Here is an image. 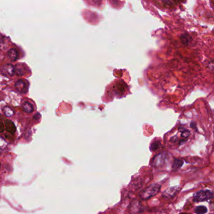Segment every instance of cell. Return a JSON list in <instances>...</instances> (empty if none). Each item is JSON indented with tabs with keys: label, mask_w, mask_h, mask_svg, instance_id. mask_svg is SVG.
Listing matches in <instances>:
<instances>
[{
	"label": "cell",
	"mask_w": 214,
	"mask_h": 214,
	"mask_svg": "<svg viewBox=\"0 0 214 214\" xmlns=\"http://www.w3.org/2000/svg\"><path fill=\"white\" fill-rule=\"evenodd\" d=\"M1 71L3 75L8 77H12L15 72V68L12 64H8L2 67Z\"/></svg>",
	"instance_id": "277c9868"
},
{
	"label": "cell",
	"mask_w": 214,
	"mask_h": 214,
	"mask_svg": "<svg viewBox=\"0 0 214 214\" xmlns=\"http://www.w3.org/2000/svg\"><path fill=\"white\" fill-rule=\"evenodd\" d=\"M178 191H179V187L178 186L171 187V188L168 189L163 192V196L166 199H170L173 197Z\"/></svg>",
	"instance_id": "8992f818"
},
{
	"label": "cell",
	"mask_w": 214,
	"mask_h": 214,
	"mask_svg": "<svg viewBox=\"0 0 214 214\" xmlns=\"http://www.w3.org/2000/svg\"><path fill=\"white\" fill-rule=\"evenodd\" d=\"M3 58H4L3 55L2 54V53L1 52H0V60H2Z\"/></svg>",
	"instance_id": "ac0fdd59"
},
{
	"label": "cell",
	"mask_w": 214,
	"mask_h": 214,
	"mask_svg": "<svg viewBox=\"0 0 214 214\" xmlns=\"http://www.w3.org/2000/svg\"><path fill=\"white\" fill-rule=\"evenodd\" d=\"M160 145H161V143H160V141H155L151 143V146H150V149L152 151H155L159 149V148L160 147Z\"/></svg>",
	"instance_id": "9a60e30c"
},
{
	"label": "cell",
	"mask_w": 214,
	"mask_h": 214,
	"mask_svg": "<svg viewBox=\"0 0 214 214\" xmlns=\"http://www.w3.org/2000/svg\"><path fill=\"white\" fill-rule=\"evenodd\" d=\"M3 112L5 113V114L8 117H11V116H12V115H13L14 114H15L14 111L11 108H10V107H8V106H5V108H3Z\"/></svg>",
	"instance_id": "4fadbf2b"
},
{
	"label": "cell",
	"mask_w": 214,
	"mask_h": 214,
	"mask_svg": "<svg viewBox=\"0 0 214 214\" xmlns=\"http://www.w3.org/2000/svg\"><path fill=\"white\" fill-rule=\"evenodd\" d=\"M15 88L18 92L22 94H26L28 92V86L25 81L23 80H18L15 83Z\"/></svg>",
	"instance_id": "3957f363"
},
{
	"label": "cell",
	"mask_w": 214,
	"mask_h": 214,
	"mask_svg": "<svg viewBox=\"0 0 214 214\" xmlns=\"http://www.w3.org/2000/svg\"><path fill=\"white\" fill-rule=\"evenodd\" d=\"M0 168H1V163H0Z\"/></svg>",
	"instance_id": "ffe728a7"
},
{
	"label": "cell",
	"mask_w": 214,
	"mask_h": 214,
	"mask_svg": "<svg viewBox=\"0 0 214 214\" xmlns=\"http://www.w3.org/2000/svg\"><path fill=\"white\" fill-rule=\"evenodd\" d=\"M190 135V132L189 131V130H186V129H183L182 131V135H181V136L184 138V139H186L188 138Z\"/></svg>",
	"instance_id": "2e32d148"
},
{
	"label": "cell",
	"mask_w": 214,
	"mask_h": 214,
	"mask_svg": "<svg viewBox=\"0 0 214 214\" xmlns=\"http://www.w3.org/2000/svg\"><path fill=\"white\" fill-rule=\"evenodd\" d=\"M8 57L11 61L15 62L18 58V52L16 48H12L8 52Z\"/></svg>",
	"instance_id": "30bf717a"
},
{
	"label": "cell",
	"mask_w": 214,
	"mask_h": 214,
	"mask_svg": "<svg viewBox=\"0 0 214 214\" xmlns=\"http://www.w3.org/2000/svg\"><path fill=\"white\" fill-rule=\"evenodd\" d=\"M129 210L132 213H138V212H141L142 211V209H141V203L138 201V200H135L134 201L129 207Z\"/></svg>",
	"instance_id": "52a82bcc"
},
{
	"label": "cell",
	"mask_w": 214,
	"mask_h": 214,
	"mask_svg": "<svg viewBox=\"0 0 214 214\" xmlns=\"http://www.w3.org/2000/svg\"><path fill=\"white\" fill-rule=\"evenodd\" d=\"M8 146L7 142L2 137H0V152L5 151Z\"/></svg>",
	"instance_id": "5bb4252c"
},
{
	"label": "cell",
	"mask_w": 214,
	"mask_h": 214,
	"mask_svg": "<svg viewBox=\"0 0 214 214\" xmlns=\"http://www.w3.org/2000/svg\"><path fill=\"white\" fill-rule=\"evenodd\" d=\"M183 165V161L179 158H175L172 163V170L174 172L178 171Z\"/></svg>",
	"instance_id": "9c48e42d"
},
{
	"label": "cell",
	"mask_w": 214,
	"mask_h": 214,
	"mask_svg": "<svg viewBox=\"0 0 214 214\" xmlns=\"http://www.w3.org/2000/svg\"><path fill=\"white\" fill-rule=\"evenodd\" d=\"M168 155L166 153H161L153 158V165L155 166H159L165 162Z\"/></svg>",
	"instance_id": "5b68a950"
},
{
	"label": "cell",
	"mask_w": 214,
	"mask_h": 214,
	"mask_svg": "<svg viewBox=\"0 0 214 214\" xmlns=\"http://www.w3.org/2000/svg\"><path fill=\"white\" fill-rule=\"evenodd\" d=\"M5 128L6 129V130L8 132H9L10 133H12V134H14L16 130L15 124L10 120H7L6 121Z\"/></svg>",
	"instance_id": "ba28073f"
},
{
	"label": "cell",
	"mask_w": 214,
	"mask_h": 214,
	"mask_svg": "<svg viewBox=\"0 0 214 214\" xmlns=\"http://www.w3.org/2000/svg\"><path fill=\"white\" fill-rule=\"evenodd\" d=\"M161 185L158 183H154L151 185L145 190H142L139 193V197L142 200H148L151 197H154L160 190Z\"/></svg>",
	"instance_id": "6da1fadb"
},
{
	"label": "cell",
	"mask_w": 214,
	"mask_h": 214,
	"mask_svg": "<svg viewBox=\"0 0 214 214\" xmlns=\"http://www.w3.org/2000/svg\"><path fill=\"white\" fill-rule=\"evenodd\" d=\"M180 214H188V213H180Z\"/></svg>",
	"instance_id": "d6986e66"
},
{
	"label": "cell",
	"mask_w": 214,
	"mask_h": 214,
	"mask_svg": "<svg viewBox=\"0 0 214 214\" xmlns=\"http://www.w3.org/2000/svg\"><path fill=\"white\" fill-rule=\"evenodd\" d=\"M208 210L206 207L205 206H198L195 208V212L197 214H205L207 212Z\"/></svg>",
	"instance_id": "7c38bea8"
},
{
	"label": "cell",
	"mask_w": 214,
	"mask_h": 214,
	"mask_svg": "<svg viewBox=\"0 0 214 214\" xmlns=\"http://www.w3.org/2000/svg\"><path fill=\"white\" fill-rule=\"evenodd\" d=\"M22 108L26 113H32L33 111V105L28 102H25L22 105Z\"/></svg>",
	"instance_id": "8fae6325"
},
{
	"label": "cell",
	"mask_w": 214,
	"mask_h": 214,
	"mask_svg": "<svg viewBox=\"0 0 214 214\" xmlns=\"http://www.w3.org/2000/svg\"><path fill=\"white\" fill-rule=\"evenodd\" d=\"M213 192L209 190H202L194 193L193 200L195 202L207 201L213 198Z\"/></svg>",
	"instance_id": "7a4b0ae2"
},
{
	"label": "cell",
	"mask_w": 214,
	"mask_h": 214,
	"mask_svg": "<svg viewBox=\"0 0 214 214\" xmlns=\"http://www.w3.org/2000/svg\"><path fill=\"white\" fill-rule=\"evenodd\" d=\"M5 125L3 124V123H2V122H0V133L3 132L5 130Z\"/></svg>",
	"instance_id": "e0dca14e"
}]
</instances>
